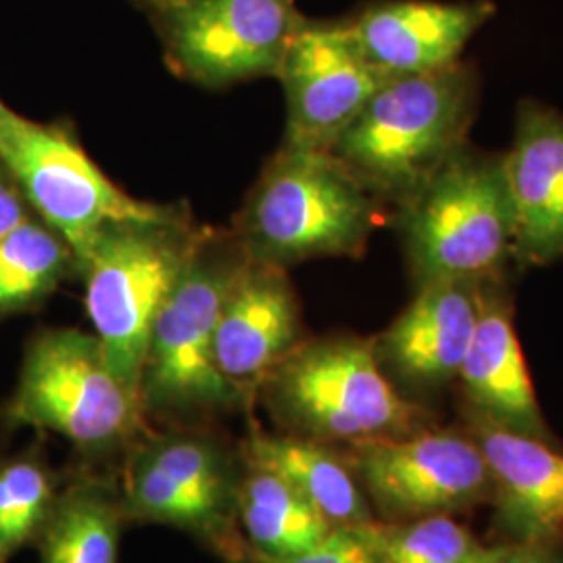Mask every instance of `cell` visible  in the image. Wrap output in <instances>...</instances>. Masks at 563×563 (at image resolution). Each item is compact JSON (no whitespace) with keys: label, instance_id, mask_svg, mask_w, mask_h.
Masks as SVG:
<instances>
[{"label":"cell","instance_id":"cell-29","mask_svg":"<svg viewBox=\"0 0 563 563\" xmlns=\"http://www.w3.org/2000/svg\"><path fill=\"white\" fill-rule=\"evenodd\" d=\"M2 107H4V104H2V102H0V111H2Z\"/></svg>","mask_w":563,"mask_h":563},{"label":"cell","instance_id":"cell-1","mask_svg":"<svg viewBox=\"0 0 563 563\" xmlns=\"http://www.w3.org/2000/svg\"><path fill=\"white\" fill-rule=\"evenodd\" d=\"M249 262L232 228H209L153 323L142 363L141 402L153 428H211L253 407L216 363L223 301Z\"/></svg>","mask_w":563,"mask_h":563},{"label":"cell","instance_id":"cell-28","mask_svg":"<svg viewBox=\"0 0 563 563\" xmlns=\"http://www.w3.org/2000/svg\"><path fill=\"white\" fill-rule=\"evenodd\" d=\"M130 2L151 18V15L159 13L163 9H167V7H172V4H176L180 0H130Z\"/></svg>","mask_w":563,"mask_h":563},{"label":"cell","instance_id":"cell-7","mask_svg":"<svg viewBox=\"0 0 563 563\" xmlns=\"http://www.w3.org/2000/svg\"><path fill=\"white\" fill-rule=\"evenodd\" d=\"M209 225L184 205L111 223L81 267L86 311L121 383L141 399L142 363L163 305L197 255Z\"/></svg>","mask_w":563,"mask_h":563},{"label":"cell","instance_id":"cell-21","mask_svg":"<svg viewBox=\"0 0 563 563\" xmlns=\"http://www.w3.org/2000/svg\"><path fill=\"white\" fill-rule=\"evenodd\" d=\"M239 522L249 549L276 560L311 549L334 528L280 476L249 463L242 474Z\"/></svg>","mask_w":563,"mask_h":563},{"label":"cell","instance_id":"cell-17","mask_svg":"<svg viewBox=\"0 0 563 563\" xmlns=\"http://www.w3.org/2000/svg\"><path fill=\"white\" fill-rule=\"evenodd\" d=\"M457 409L505 430L558 444L516 330V309L507 280L484 284L483 311L455 384Z\"/></svg>","mask_w":563,"mask_h":563},{"label":"cell","instance_id":"cell-9","mask_svg":"<svg viewBox=\"0 0 563 563\" xmlns=\"http://www.w3.org/2000/svg\"><path fill=\"white\" fill-rule=\"evenodd\" d=\"M0 162L42 222L76 255L78 278L92 244L111 223L144 218L157 202L139 201L104 176L63 121H34L9 107L0 111Z\"/></svg>","mask_w":563,"mask_h":563},{"label":"cell","instance_id":"cell-16","mask_svg":"<svg viewBox=\"0 0 563 563\" xmlns=\"http://www.w3.org/2000/svg\"><path fill=\"white\" fill-rule=\"evenodd\" d=\"M493 0H374L346 18L365 59L384 80L441 71L495 18Z\"/></svg>","mask_w":563,"mask_h":563},{"label":"cell","instance_id":"cell-5","mask_svg":"<svg viewBox=\"0 0 563 563\" xmlns=\"http://www.w3.org/2000/svg\"><path fill=\"white\" fill-rule=\"evenodd\" d=\"M388 216L330 151L280 146L230 228L249 260L290 272L322 257L360 260Z\"/></svg>","mask_w":563,"mask_h":563},{"label":"cell","instance_id":"cell-2","mask_svg":"<svg viewBox=\"0 0 563 563\" xmlns=\"http://www.w3.org/2000/svg\"><path fill=\"white\" fill-rule=\"evenodd\" d=\"M280 432L332 446L401 439L439 423L384 374L374 339L353 332L307 336L257 393Z\"/></svg>","mask_w":563,"mask_h":563},{"label":"cell","instance_id":"cell-12","mask_svg":"<svg viewBox=\"0 0 563 563\" xmlns=\"http://www.w3.org/2000/svg\"><path fill=\"white\" fill-rule=\"evenodd\" d=\"M278 80L286 95L282 146L302 151H330L384 84L346 20L305 21Z\"/></svg>","mask_w":563,"mask_h":563},{"label":"cell","instance_id":"cell-13","mask_svg":"<svg viewBox=\"0 0 563 563\" xmlns=\"http://www.w3.org/2000/svg\"><path fill=\"white\" fill-rule=\"evenodd\" d=\"M483 297L481 282L428 284L416 288L395 322L372 336L384 374L402 397L434 409L446 393H455Z\"/></svg>","mask_w":563,"mask_h":563},{"label":"cell","instance_id":"cell-15","mask_svg":"<svg viewBox=\"0 0 563 563\" xmlns=\"http://www.w3.org/2000/svg\"><path fill=\"white\" fill-rule=\"evenodd\" d=\"M305 339L301 301L288 269L244 263L216 328V363L223 378L255 409L263 380Z\"/></svg>","mask_w":563,"mask_h":563},{"label":"cell","instance_id":"cell-20","mask_svg":"<svg viewBox=\"0 0 563 563\" xmlns=\"http://www.w3.org/2000/svg\"><path fill=\"white\" fill-rule=\"evenodd\" d=\"M125 526L118 470L80 463L65 474L34 543L38 563H120Z\"/></svg>","mask_w":563,"mask_h":563},{"label":"cell","instance_id":"cell-25","mask_svg":"<svg viewBox=\"0 0 563 563\" xmlns=\"http://www.w3.org/2000/svg\"><path fill=\"white\" fill-rule=\"evenodd\" d=\"M244 563H383L365 526L332 528L322 541L292 558H265L249 549Z\"/></svg>","mask_w":563,"mask_h":563},{"label":"cell","instance_id":"cell-18","mask_svg":"<svg viewBox=\"0 0 563 563\" xmlns=\"http://www.w3.org/2000/svg\"><path fill=\"white\" fill-rule=\"evenodd\" d=\"M514 209V265L563 262V115L539 101H522L514 142L505 151Z\"/></svg>","mask_w":563,"mask_h":563},{"label":"cell","instance_id":"cell-22","mask_svg":"<svg viewBox=\"0 0 563 563\" xmlns=\"http://www.w3.org/2000/svg\"><path fill=\"white\" fill-rule=\"evenodd\" d=\"M69 278H78L69 244L38 216L27 218L0 236V322L41 309Z\"/></svg>","mask_w":563,"mask_h":563},{"label":"cell","instance_id":"cell-19","mask_svg":"<svg viewBox=\"0 0 563 563\" xmlns=\"http://www.w3.org/2000/svg\"><path fill=\"white\" fill-rule=\"evenodd\" d=\"M239 449L244 463L280 476L313 505L330 526H365L376 520L341 446L280 430L265 432L257 423H251Z\"/></svg>","mask_w":563,"mask_h":563},{"label":"cell","instance_id":"cell-26","mask_svg":"<svg viewBox=\"0 0 563 563\" xmlns=\"http://www.w3.org/2000/svg\"><path fill=\"white\" fill-rule=\"evenodd\" d=\"M467 563H563V544H481Z\"/></svg>","mask_w":563,"mask_h":563},{"label":"cell","instance_id":"cell-6","mask_svg":"<svg viewBox=\"0 0 563 563\" xmlns=\"http://www.w3.org/2000/svg\"><path fill=\"white\" fill-rule=\"evenodd\" d=\"M390 220L413 290L437 282L507 280L514 209L504 153L463 144Z\"/></svg>","mask_w":563,"mask_h":563},{"label":"cell","instance_id":"cell-24","mask_svg":"<svg viewBox=\"0 0 563 563\" xmlns=\"http://www.w3.org/2000/svg\"><path fill=\"white\" fill-rule=\"evenodd\" d=\"M383 563H467L481 541L453 516L367 523Z\"/></svg>","mask_w":563,"mask_h":563},{"label":"cell","instance_id":"cell-10","mask_svg":"<svg viewBox=\"0 0 563 563\" xmlns=\"http://www.w3.org/2000/svg\"><path fill=\"white\" fill-rule=\"evenodd\" d=\"M148 20L178 78L223 90L278 78L307 18L297 0H180Z\"/></svg>","mask_w":563,"mask_h":563},{"label":"cell","instance_id":"cell-14","mask_svg":"<svg viewBox=\"0 0 563 563\" xmlns=\"http://www.w3.org/2000/svg\"><path fill=\"white\" fill-rule=\"evenodd\" d=\"M460 411V409H457ZM457 423L490 474V534L497 543L563 544V453L460 411Z\"/></svg>","mask_w":563,"mask_h":563},{"label":"cell","instance_id":"cell-27","mask_svg":"<svg viewBox=\"0 0 563 563\" xmlns=\"http://www.w3.org/2000/svg\"><path fill=\"white\" fill-rule=\"evenodd\" d=\"M34 211L25 201L23 192L7 165L0 162V236L32 218Z\"/></svg>","mask_w":563,"mask_h":563},{"label":"cell","instance_id":"cell-8","mask_svg":"<svg viewBox=\"0 0 563 563\" xmlns=\"http://www.w3.org/2000/svg\"><path fill=\"white\" fill-rule=\"evenodd\" d=\"M118 474L125 522L172 526L223 563H244L239 444L213 428H153L128 451Z\"/></svg>","mask_w":563,"mask_h":563},{"label":"cell","instance_id":"cell-4","mask_svg":"<svg viewBox=\"0 0 563 563\" xmlns=\"http://www.w3.org/2000/svg\"><path fill=\"white\" fill-rule=\"evenodd\" d=\"M0 426L59 434L84 465L113 470L153 430L99 336L78 328H46L30 339L18 386L0 405Z\"/></svg>","mask_w":563,"mask_h":563},{"label":"cell","instance_id":"cell-11","mask_svg":"<svg viewBox=\"0 0 563 563\" xmlns=\"http://www.w3.org/2000/svg\"><path fill=\"white\" fill-rule=\"evenodd\" d=\"M378 522L460 516L490 504V474L460 423L342 446Z\"/></svg>","mask_w":563,"mask_h":563},{"label":"cell","instance_id":"cell-23","mask_svg":"<svg viewBox=\"0 0 563 563\" xmlns=\"http://www.w3.org/2000/svg\"><path fill=\"white\" fill-rule=\"evenodd\" d=\"M63 478L41 441L15 455H0V563L38 541Z\"/></svg>","mask_w":563,"mask_h":563},{"label":"cell","instance_id":"cell-3","mask_svg":"<svg viewBox=\"0 0 563 563\" xmlns=\"http://www.w3.org/2000/svg\"><path fill=\"white\" fill-rule=\"evenodd\" d=\"M478 107L481 74L470 60L384 80L330 153L393 213L467 144Z\"/></svg>","mask_w":563,"mask_h":563}]
</instances>
